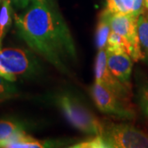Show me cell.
<instances>
[{
	"mask_svg": "<svg viewBox=\"0 0 148 148\" xmlns=\"http://www.w3.org/2000/svg\"><path fill=\"white\" fill-rule=\"evenodd\" d=\"M107 67L111 73L122 83L130 87L132 71V58L124 51L106 49Z\"/></svg>",
	"mask_w": 148,
	"mask_h": 148,
	"instance_id": "obj_8",
	"label": "cell"
},
{
	"mask_svg": "<svg viewBox=\"0 0 148 148\" xmlns=\"http://www.w3.org/2000/svg\"><path fill=\"white\" fill-rule=\"evenodd\" d=\"M90 95L96 107L102 112L125 119H133L136 112L131 102L116 95L98 82L91 86Z\"/></svg>",
	"mask_w": 148,
	"mask_h": 148,
	"instance_id": "obj_4",
	"label": "cell"
},
{
	"mask_svg": "<svg viewBox=\"0 0 148 148\" xmlns=\"http://www.w3.org/2000/svg\"><path fill=\"white\" fill-rule=\"evenodd\" d=\"M0 61L8 73L15 76L29 74L34 68L30 55L21 49L1 48Z\"/></svg>",
	"mask_w": 148,
	"mask_h": 148,
	"instance_id": "obj_7",
	"label": "cell"
},
{
	"mask_svg": "<svg viewBox=\"0 0 148 148\" xmlns=\"http://www.w3.org/2000/svg\"><path fill=\"white\" fill-rule=\"evenodd\" d=\"M106 10L110 14H125L123 0H106Z\"/></svg>",
	"mask_w": 148,
	"mask_h": 148,
	"instance_id": "obj_15",
	"label": "cell"
},
{
	"mask_svg": "<svg viewBox=\"0 0 148 148\" xmlns=\"http://www.w3.org/2000/svg\"><path fill=\"white\" fill-rule=\"evenodd\" d=\"M30 3L32 4L37 3V4H41V5L47 6V7H51L49 0H20V7L21 8H26Z\"/></svg>",
	"mask_w": 148,
	"mask_h": 148,
	"instance_id": "obj_16",
	"label": "cell"
},
{
	"mask_svg": "<svg viewBox=\"0 0 148 148\" xmlns=\"http://www.w3.org/2000/svg\"><path fill=\"white\" fill-rule=\"evenodd\" d=\"M104 148H148V134L127 123H107L100 135Z\"/></svg>",
	"mask_w": 148,
	"mask_h": 148,
	"instance_id": "obj_3",
	"label": "cell"
},
{
	"mask_svg": "<svg viewBox=\"0 0 148 148\" xmlns=\"http://www.w3.org/2000/svg\"><path fill=\"white\" fill-rule=\"evenodd\" d=\"M9 81L0 76V101L9 99L16 94V88L13 85L8 82Z\"/></svg>",
	"mask_w": 148,
	"mask_h": 148,
	"instance_id": "obj_14",
	"label": "cell"
},
{
	"mask_svg": "<svg viewBox=\"0 0 148 148\" xmlns=\"http://www.w3.org/2000/svg\"><path fill=\"white\" fill-rule=\"evenodd\" d=\"M144 6L146 8L148 9V0H144Z\"/></svg>",
	"mask_w": 148,
	"mask_h": 148,
	"instance_id": "obj_18",
	"label": "cell"
},
{
	"mask_svg": "<svg viewBox=\"0 0 148 148\" xmlns=\"http://www.w3.org/2000/svg\"><path fill=\"white\" fill-rule=\"evenodd\" d=\"M95 82H98L106 86L111 91L120 96L121 98L129 101L131 100V89L129 86L122 83L110 72L106 62V51L100 49L96 57L95 67Z\"/></svg>",
	"mask_w": 148,
	"mask_h": 148,
	"instance_id": "obj_6",
	"label": "cell"
},
{
	"mask_svg": "<svg viewBox=\"0 0 148 148\" xmlns=\"http://www.w3.org/2000/svg\"><path fill=\"white\" fill-rule=\"evenodd\" d=\"M138 35L142 49L148 55V13L143 12L138 16Z\"/></svg>",
	"mask_w": 148,
	"mask_h": 148,
	"instance_id": "obj_12",
	"label": "cell"
},
{
	"mask_svg": "<svg viewBox=\"0 0 148 148\" xmlns=\"http://www.w3.org/2000/svg\"><path fill=\"white\" fill-rule=\"evenodd\" d=\"M12 1L15 3V4H16V5L20 7V0H12Z\"/></svg>",
	"mask_w": 148,
	"mask_h": 148,
	"instance_id": "obj_19",
	"label": "cell"
},
{
	"mask_svg": "<svg viewBox=\"0 0 148 148\" xmlns=\"http://www.w3.org/2000/svg\"><path fill=\"white\" fill-rule=\"evenodd\" d=\"M11 13V0H3V4L0 8V49L2 48V40L12 23Z\"/></svg>",
	"mask_w": 148,
	"mask_h": 148,
	"instance_id": "obj_11",
	"label": "cell"
},
{
	"mask_svg": "<svg viewBox=\"0 0 148 148\" xmlns=\"http://www.w3.org/2000/svg\"><path fill=\"white\" fill-rule=\"evenodd\" d=\"M110 16V13H109L105 9L101 12L99 17V21L96 28V36H95L96 46L99 50L105 49L107 45V40L111 32Z\"/></svg>",
	"mask_w": 148,
	"mask_h": 148,
	"instance_id": "obj_9",
	"label": "cell"
},
{
	"mask_svg": "<svg viewBox=\"0 0 148 148\" xmlns=\"http://www.w3.org/2000/svg\"><path fill=\"white\" fill-rule=\"evenodd\" d=\"M1 1H2V0H0V3H1Z\"/></svg>",
	"mask_w": 148,
	"mask_h": 148,
	"instance_id": "obj_20",
	"label": "cell"
},
{
	"mask_svg": "<svg viewBox=\"0 0 148 148\" xmlns=\"http://www.w3.org/2000/svg\"><path fill=\"white\" fill-rule=\"evenodd\" d=\"M56 104L72 125L80 131L94 136L104 132L105 123L86 110L75 97L63 94L56 97Z\"/></svg>",
	"mask_w": 148,
	"mask_h": 148,
	"instance_id": "obj_2",
	"label": "cell"
},
{
	"mask_svg": "<svg viewBox=\"0 0 148 148\" xmlns=\"http://www.w3.org/2000/svg\"><path fill=\"white\" fill-rule=\"evenodd\" d=\"M138 18L128 14H110L111 31L116 32L127 45V54L134 61L145 58L138 35Z\"/></svg>",
	"mask_w": 148,
	"mask_h": 148,
	"instance_id": "obj_5",
	"label": "cell"
},
{
	"mask_svg": "<svg viewBox=\"0 0 148 148\" xmlns=\"http://www.w3.org/2000/svg\"><path fill=\"white\" fill-rule=\"evenodd\" d=\"M0 76L2 77H3L4 79L9 81V82H15L16 80V77L15 75L9 73H8L6 71L2 63H1V61H0Z\"/></svg>",
	"mask_w": 148,
	"mask_h": 148,
	"instance_id": "obj_17",
	"label": "cell"
},
{
	"mask_svg": "<svg viewBox=\"0 0 148 148\" xmlns=\"http://www.w3.org/2000/svg\"><path fill=\"white\" fill-rule=\"evenodd\" d=\"M21 39L33 51L62 73L77 58V49L69 27L51 7L34 3L21 15L14 14Z\"/></svg>",
	"mask_w": 148,
	"mask_h": 148,
	"instance_id": "obj_1",
	"label": "cell"
},
{
	"mask_svg": "<svg viewBox=\"0 0 148 148\" xmlns=\"http://www.w3.org/2000/svg\"><path fill=\"white\" fill-rule=\"evenodd\" d=\"M138 98L140 108L144 115L148 119V79L141 77L138 79Z\"/></svg>",
	"mask_w": 148,
	"mask_h": 148,
	"instance_id": "obj_13",
	"label": "cell"
},
{
	"mask_svg": "<svg viewBox=\"0 0 148 148\" xmlns=\"http://www.w3.org/2000/svg\"><path fill=\"white\" fill-rule=\"evenodd\" d=\"M24 130L23 125L12 120H0V147L12 136Z\"/></svg>",
	"mask_w": 148,
	"mask_h": 148,
	"instance_id": "obj_10",
	"label": "cell"
}]
</instances>
